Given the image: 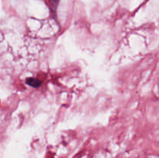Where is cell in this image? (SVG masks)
<instances>
[{
    "instance_id": "1",
    "label": "cell",
    "mask_w": 159,
    "mask_h": 158,
    "mask_svg": "<svg viewBox=\"0 0 159 158\" xmlns=\"http://www.w3.org/2000/svg\"><path fill=\"white\" fill-rule=\"evenodd\" d=\"M60 0H48V6L53 18L57 20V9Z\"/></svg>"
},
{
    "instance_id": "2",
    "label": "cell",
    "mask_w": 159,
    "mask_h": 158,
    "mask_svg": "<svg viewBox=\"0 0 159 158\" xmlns=\"http://www.w3.org/2000/svg\"><path fill=\"white\" fill-rule=\"evenodd\" d=\"M26 82L28 85H30L31 87H34V88H38L41 85V81H39L37 78H34V77H29V78L26 79Z\"/></svg>"
},
{
    "instance_id": "3",
    "label": "cell",
    "mask_w": 159,
    "mask_h": 158,
    "mask_svg": "<svg viewBox=\"0 0 159 158\" xmlns=\"http://www.w3.org/2000/svg\"><path fill=\"white\" fill-rule=\"evenodd\" d=\"M145 1H146V2H147V1H148V0H145Z\"/></svg>"
}]
</instances>
